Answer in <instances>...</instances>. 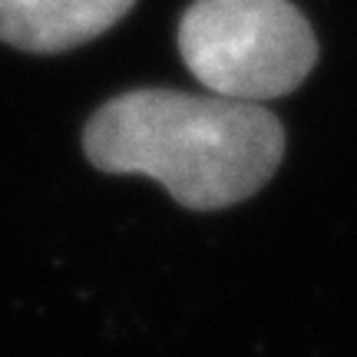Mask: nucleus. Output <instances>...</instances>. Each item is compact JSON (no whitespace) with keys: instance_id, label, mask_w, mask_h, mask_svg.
Segmentation results:
<instances>
[{"instance_id":"f03ea898","label":"nucleus","mask_w":357,"mask_h":357,"mask_svg":"<svg viewBox=\"0 0 357 357\" xmlns=\"http://www.w3.org/2000/svg\"><path fill=\"white\" fill-rule=\"evenodd\" d=\"M178 53L208 93L278 100L318 63V40L291 0H195L178 20Z\"/></svg>"},{"instance_id":"f257e3e1","label":"nucleus","mask_w":357,"mask_h":357,"mask_svg":"<svg viewBox=\"0 0 357 357\" xmlns=\"http://www.w3.org/2000/svg\"><path fill=\"white\" fill-rule=\"evenodd\" d=\"M83 153L109 176H149L178 205L215 212L245 202L275 176L284 126L258 102L129 89L89 116Z\"/></svg>"},{"instance_id":"7ed1b4c3","label":"nucleus","mask_w":357,"mask_h":357,"mask_svg":"<svg viewBox=\"0 0 357 357\" xmlns=\"http://www.w3.org/2000/svg\"><path fill=\"white\" fill-rule=\"evenodd\" d=\"M136 0H0V40L26 53H63L119 24Z\"/></svg>"}]
</instances>
